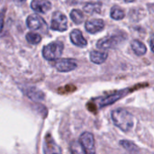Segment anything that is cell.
<instances>
[{"label":"cell","mask_w":154,"mask_h":154,"mask_svg":"<svg viewBox=\"0 0 154 154\" xmlns=\"http://www.w3.org/2000/svg\"><path fill=\"white\" fill-rule=\"evenodd\" d=\"M113 123L123 132H129L134 126V116L133 115L124 108H118L111 114Z\"/></svg>","instance_id":"1"},{"label":"cell","mask_w":154,"mask_h":154,"mask_svg":"<svg viewBox=\"0 0 154 154\" xmlns=\"http://www.w3.org/2000/svg\"><path fill=\"white\" fill-rule=\"evenodd\" d=\"M64 45L61 42H53L42 49V56L47 60H57L62 54Z\"/></svg>","instance_id":"2"},{"label":"cell","mask_w":154,"mask_h":154,"mask_svg":"<svg viewBox=\"0 0 154 154\" xmlns=\"http://www.w3.org/2000/svg\"><path fill=\"white\" fill-rule=\"evenodd\" d=\"M51 28L54 31L65 32L68 29V19L67 16L61 12H55L51 17Z\"/></svg>","instance_id":"3"},{"label":"cell","mask_w":154,"mask_h":154,"mask_svg":"<svg viewBox=\"0 0 154 154\" xmlns=\"http://www.w3.org/2000/svg\"><path fill=\"white\" fill-rule=\"evenodd\" d=\"M79 143L82 145L84 151L87 154L96 153V145H95V138L93 134L89 132L83 133L79 137Z\"/></svg>","instance_id":"4"},{"label":"cell","mask_w":154,"mask_h":154,"mask_svg":"<svg viewBox=\"0 0 154 154\" xmlns=\"http://www.w3.org/2000/svg\"><path fill=\"white\" fill-rule=\"evenodd\" d=\"M53 66L60 72H69L74 70L78 67V64L74 59H60L55 60Z\"/></svg>","instance_id":"5"},{"label":"cell","mask_w":154,"mask_h":154,"mask_svg":"<svg viewBox=\"0 0 154 154\" xmlns=\"http://www.w3.org/2000/svg\"><path fill=\"white\" fill-rule=\"evenodd\" d=\"M26 24L28 28L31 30H45L47 28V24L45 21L39 16L38 14H31L26 19Z\"/></svg>","instance_id":"6"},{"label":"cell","mask_w":154,"mask_h":154,"mask_svg":"<svg viewBox=\"0 0 154 154\" xmlns=\"http://www.w3.org/2000/svg\"><path fill=\"white\" fill-rule=\"evenodd\" d=\"M125 94H126V91L125 90H121V91L113 93V94H111V95H109L107 97H101V98L97 99L98 106L99 107H104V106L112 105V104L116 103L117 100H119L120 98H122Z\"/></svg>","instance_id":"7"},{"label":"cell","mask_w":154,"mask_h":154,"mask_svg":"<svg viewBox=\"0 0 154 154\" xmlns=\"http://www.w3.org/2000/svg\"><path fill=\"white\" fill-rule=\"evenodd\" d=\"M119 42V37L116 35L107 36L100 39L97 43V48L100 50H109L115 48Z\"/></svg>","instance_id":"8"},{"label":"cell","mask_w":154,"mask_h":154,"mask_svg":"<svg viewBox=\"0 0 154 154\" xmlns=\"http://www.w3.org/2000/svg\"><path fill=\"white\" fill-rule=\"evenodd\" d=\"M105 27V23L102 19H92V20H88L85 23V28L86 30L91 33V34H95L97 32H101Z\"/></svg>","instance_id":"9"},{"label":"cell","mask_w":154,"mask_h":154,"mask_svg":"<svg viewBox=\"0 0 154 154\" xmlns=\"http://www.w3.org/2000/svg\"><path fill=\"white\" fill-rule=\"evenodd\" d=\"M44 153L45 154H61V151L52 137L48 134L44 141Z\"/></svg>","instance_id":"10"},{"label":"cell","mask_w":154,"mask_h":154,"mask_svg":"<svg viewBox=\"0 0 154 154\" xmlns=\"http://www.w3.org/2000/svg\"><path fill=\"white\" fill-rule=\"evenodd\" d=\"M31 7L37 13L45 14L51 9V4L48 0H32L31 3Z\"/></svg>","instance_id":"11"},{"label":"cell","mask_w":154,"mask_h":154,"mask_svg":"<svg viewBox=\"0 0 154 154\" xmlns=\"http://www.w3.org/2000/svg\"><path fill=\"white\" fill-rule=\"evenodd\" d=\"M70 41L74 45L80 47V48H84L88 45V42L84 38L81 31L78 29H75L70 32Z\"/></svg>","instance_id":"12"},{"label":"cell","mask_w":154,"mask_h":154,"mask_svg":"<svg viewBox=\"0 0 154 154\" xmlns=\"http://www.w3.org/2000/svg\"><path fill=\"white\" fill-rule=\"evenodd\" d=\"M23 91L27 96V97H29L31 100H32L34 102H40L44 99V94L42 91H40L39 89H37L36 88L28 87V88L23 89Z\"/></svg>","instance_id":"13"},{"label":"cell","mask_w":154,"mask_h":154,"mask_svg":"<svg viewBox=\"0 0 154 154\" xmlns=\"http://www.w3.org/2000/svg\"><path fill=\"white\" fill-rule=\"evenodd\" d=\"M108 57V53L106 51H92L90 52V60L95 64H102L106 61Z\"/></svg>","instance_id":"14"},{"label":"cell","mask_w":154,"mask_h":154,"mask_svg":"<svg viewBox=\"0 0 154 154\" xmlns=\"http://www.w3.org/2000/svg\"><path fill=\"white\" fill-rule=\"evenodd\" d=\"M101 3L99 2H88L85 4L83 9L86 13L93 14H100L101 12Z\"/></svg>","instance_id":"15"},{"label":"cell","mask_w":154,"mask_h":154,"mask_svg":"<svg viewBox=\"0 0 154 154\" xmlns=\"http://www.w3.org/2000/svg\"><path fill=\"white\" fill-rule=\"evenodd\" d=\"M131 46H132L134 52L138 56H143L147 51V48H146L145 44L143 43L139 40H134L131 43Z\"/></svg>","instance_id":"16"},{"label":"cell","mask_w":154,"mask_h":154,"mask_svg":"<svg viewBox=\"0 0 154 154\" xmlns=\"http://www.w3.org/2000/svg\"><path fill=\"white\" fill-rule=\"evenodd\" d=\"M120 144L126 150V151H128L129 152H131V153H138L139 152V148H138V146L135 144V143H134L133 142H131V141H128V140H122L121 142H120Z\"/></svg>","instance_id":"17"},{"label":"cell","mask_w":154,"mask_h":154,"mask_svg":"<svg viewBox=\"0 0 154 154\" xmlns=\"http://www.w3.org/2000/svg\"><path fill=\"white\" fill-rule=\"evenodd\" d=\"M110 16H111V18L115 19V20H122V19L125 18V12L120 7L115 5V6H113L111 8Z\"/></svg>","instance_id":"18"},{"label":"cell","mask_w":154,"mask_h":154,"mask_svg":"<svg viewBox=\"0 0 154 154\" xmlns=\"http://www.w3.org/2000/svg\"><path fill=\"white\" fill-rule=\"evenodd\" d=\"M70 18L76 24H80L84 21V14L79 9H73L70 12Z\"/></svg>","instance_id":"19"},{"label":"cell","mask_w":154,"mask_h":154,"mask_svg":"<svg viewBox=\"0 0 154 154\" xmlns=\"http://www.w3.org/2000/svg\"><path fill=\"white\" fill-rule=\"evenodd\" d=\"M70 152L71 154H87L80 143L78 141H73L70 143Z\"/></svg>","instance_id":"20"},{"label":"cell","mask_w":154,"mask_h":154,"mask_svg":"<svg viewBox=\"0 0 154 154\" xmlns=\"http://www.w3.org/2000/svg\"><path fill=\"white\" fill-rule=\"evenodd\" d=\"M26 38V41L31 43V44H38L40 43V42L42 41V36L38 33H35V32H28L25 36Z\"/></svg>","instance_id":"21"},{"label":"cell","mask_w":154,"mask_h":154,"mask_svg":"<svg viewBox=\"0 0 154 154\" xmlns=\"http://www.w3.org/2000/svg\"><path fill=\"white\" fill-rule=\"evenodd\" d=\"M74 90H76V87H74L73 85H67L64 88H59V92L61 94H66V93H70L73 92Z\"/></svg>","instance_id":"22"},{"label":"cell","mask_w":154,"mask_h":154,"mask_svg":"<svg viewBox=\"0 0 154 154\" xmlns=\"http://www.w3.org/2000/svg\"><path fill=\"white\" fill-rule=\"evenodd\" d=\"M4 20H5V10H3L2 12H0V32H1L2 30H3Z\"/></svg>","instance_id":"23"},{"label":"cell","mask_w":154,"mask_h":154,"mask_svg":"<svg viewBox=\"0 0 154 154\" xmlns=\"http://www.w3.org/2000/svg\"><path fill=\"white\" fill-rule=\"evenodd\" d=\"M82 0H67V3L69 5H79L81 3Z\"/></svg>","instance_id":"24"},{"label":"cell","mask_w":154,"mask_h":154,"mask_svg":"<svg viewBox=\"0 0 154 154\" xmlns=\"http://www.w3.org/2000/svg\"><path fill=\"white\" fill-rule=\"evenodd\" d=\"M150 46H151L152 51L154 52V34H152V37L150 38Z\"/></svg>","instance_id":"25"},{"label":"cell","mask_w":154,"mask_h":154,"mask_svg":"<svg viewBox=\"0 0 154 154\" xmlns=\"http://www.w3.org/2000/svg\"><path fill=\"white\" fill-rule=\"evenodd\" d=\"M125 2H127V3H132V2H134L135 0H125Z\"/></svg>","instance_id":"26"},{"label":"cell","mask_w":154,"mask_h":154,"mask_svg":"<svg viewBox=\"0 0 154 154\" xmlns=\"http://www.w3.org/2000/svg\"><path fill=\"white\" fill-rule=\"evenodd\" d=\"M15 1H17V2H23V1H25V0H15Z\"/></svg>","instance_id":"27"},{"label":"cell","mask_w":154,"mask_h":154,"mask_svg":"<svg viewBox=\"0 0 154 154\" xmlns=\"http://www.w3.org/2000/svg\"><path fill=\"white\" fill-rule=\"evenodd\" d=\"M0 2H1V0H0Z\"/></svg>","instance_id":"28"},{"label":"cell","mask_w":154,"mask_h":154,"mask_svg":"<svg viewBox=\"0 0 154 154\" xmlns=\"http://www.w3.org/2000/svg\"><path fill=\"white\" fill-rule=\"evenodd\" d=\"M95 154H97V153H95Z\"/></svg>","instance_id":"29"}]
</instances>
